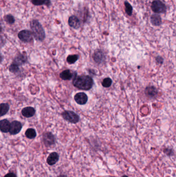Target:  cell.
Instances as JSON below:
<instances>
[{
    "instance_id": "6da1fadb",
    "label": "cell",
    "mask_w": 176,
    "mask_h": 177,
    "mask_svg": "<svg viewBox=\"0 0 176 177\" xmlns=\"http://www.w3.org/2000/svg\"><path fill=\"white\" fill-rule=\"evenodd\" d=\"M73 84L80 90H89L93 87L94 81L92 78L87 75L77 76L76 74L73 79Z\"/></svg>"
},
{
    "instance_id": "7a4b0ae2",
    "label": "cell",
    "mask_w": 176,
    "mask_h": 177,
    "mask_svg": "<svg viewBox=\"0 0 176 177\" xmlns=\"http://www.w3.org/2000/svg\"><path fill=\"white\" fill-rule=\"evenodd\" d=\"M31 32L36 40L42 42L46 38V33L41 23L37 20H32L30 22Z\"/></svg>"
},
{
    "instance_id": "3957f363",
    "label": "cell",
    "mask_w": 176,
    "mask_h": 177,
    "mask_svg": "<svg viewBox=\"0 0 176 177\" xmlns=\"http://www.w3.org/2000/svg\"><path fill=\"white\" fill-rule=\"evenodd\" d=\"M62 116L64 119L71 123H77L80 120L79 115L70 110H65L62 112Z\"/></svg>"
},
{
    "instance_id": "277c9868",
    "label": "cell",
    "mask_w": 176,
    "mask_h": 177,
    "mask_svg": "<svg viewBox=\"0 0 176 177\" xmlns=\"http://www.w3.org/2000/svg\"><path fill=\"white\" fill-rule=\"evenodd\" d=\"M152 9L153 12L160 14L166 12V7L165 5L160 0H155L152 4Z\"/></svg>"
},
{
    "instance_id": "5b68a950",
    "label": "cell",
    "mask_w": 176,
    "mask_h": 177,
    "mask_svg": "<svg viewBox=\"0 0 176 177\" xmlns=\"http://www.w3.org/2000/svg\"><path fill=\"white\" fill-rule=\"evenodd\" d=\"M18 36L20 40L26 43L32 42L33 39L32 33L28 30H23L20 31L18 34Z\"/></svg>"
},
{
    "instance_id": "8992f818",
    "label": "cell",
    "mask_w": 176,
    "mask_h": 177,
    "mask_svg": "<svg viewBox=\"0 0 176 177\" xmlns=\"http://www.w3.org/2000/svg\"><path fill=\"white\" fill-rule=\"evenodd\" d=\"M42 140L46 147L52 146L55 143V137L51 132H46L43 134Z\"/></svg>"
},
{
    "instance_id": "52a82bcc",
    "label": "cell",
    "mask_w": 176,
    "mask_h": 177,
    "mask_svg": "<svg viewBox=\"0 0 176 177\" xmlns=\"http://www.w3.org/2000/svg\"><path fill=\"white\" fill-rule=\"evenodd\" d=\"M22 129L21 123L18 121H12L10 125L9 133L11 135H15L20 133Z\"/></svg>"
},
{
    "instance_id": "ba28073f",
    "label": "cell",
    "mask_w": 176,
    "mask_h": 177,
    "mask_svg": "<svg viewBox=\"0 0 176 177\" xmlns=\"http://www.w3.org/2000/svg\"><path fill=\"white\" fill-rule=\"evenodd\" d=\"M28 62V57L25 53H20L18 54L13 60L12 63L18 65L19 66L24 65Z\"/></svg>"
},
{
    "instance_id": "9c48e42d",
    "label": "cell",
    "mask_w": 176,
    "mask_h": 177,
    "mask_svg": "<svg viewBox=\"0 0 176 177\" xmlns=\"http://www.w3.org/2000/svg\"><path fill=\"white\" fill-rule=\"evenodd\" d=\"M74 100L79 105H85L88 101V97L87 95L83 92L77 93L74 96Z\"/></svg>"
},
{
    "instance_id": "30bf717a",
    "label": "cell",
    "mask_w": 176,
    "mask_h": 177,
    "mask_svg": "<svg viewBox=\"0 0 176 177\" xmlns=\"http://www.w3.org/2000/svg\"><path fill=\"white\" fill-rule=\"evenodd\" d=\"M68 24L71 28L77 29L80 27V20L75 16H72L71 17H70L68 19Z\"/></svg>"
},
{
    "instance_id": "8fae6325",
    "label": "cell",
    "mask_w": 176,
    "mask_h": 177,
    "mask_svg": "<svg viewBox=\"0 0 176 177\" xmlns=\"http://www.w3.org/2000/svg\"><path fill=\"white\" fill-rule=\"evenodd\" d=\"M36 112V110L34 108L32 107H25L22 110L21 113L24 117L29 118L34 116Z\"/></svg>"
},
{
    "instance_id": "7c38bea8",
    "label": "cell",
    "mask_w": 176,
    "mask_h": 177,
    "mask_svg": "<svg viewBox=\"0 0 176 177\" xmlns=\"http://www.w3.org/2000/svg\"><path fill=\"white\" fill-rule=\"evenodd\" d=\"M59 160V155L57 153L55 152H53L50 154L48 156V158L46 159L47 163L49 165L52 166L55 164Z\"/></svg>"
},
{
    "instance_id": "4fadbf2b",
    "label": "cell",
    "mask_w": 176,
    "mask_h": 177,
    "mask_svg": "<svg viewBox=\"0 0 176 177\" xmlns=\"http://www.w3.org/2000/svg\"><path fill=\"white\" fill-rule=\"evenodd\" d=\"M11 123L7 119L2 120L0 121V130L3 133L9 132Z\"/></svg>"
},
{
    "instance_id": "5bb4252c",
    "label": "cell",
    "mask_w": 176,
    "mask_h": 177,
    "mask_svg": "<svg viewBox=\"0 0 176 177\" xmlns=\"http://www.w3.org/2000/svg\"><path fill=\"white\" fill-rule=\"evenodd\" d=\"M60 78L64 80H69L74 76V73L69 70H66L62 71L59 74Z\"/></svg>"
},
{
    "instance_id": "9a60e30c",
    "label": "cell",
    "mask_w": 176,
    "mask_h": 177,
    "mask_svg": "<svg viewBox=\"0 0 176 177\" xmlns=\"http://www.w3.org/2000/svg\"><path fill=\"white\" fill-rule=\"evenodd\" d=\"M145 92L146 95L148 97L152 98L156 97L158 93V90H156V88L152 86L147 87L146 88Z\"/></svg>"
},
{
    "instance_id": "2e32d148",
    "label": "cell",
    "mask_w": 176,
    "mask_h": 177,
    "mask_svg": "<svg viewBox=\"0 0 176 177\" xmlns=\"http://www.w3.org/2000/svg\"><path fill=\"white\" fill-rule=\"evenodd\" d=\"M151 23L155 26H159L162 23V19L160 16L158 14H153L150 18Z\"/></svg>"
},
{
    "instance_id": "e0dca14e",
    "label": "cell",
    "mask_w": 176,
    "mask_h": 177,
    "mask_svg": "<svg viewBox=\"0 0 176 177\" xmlns=\"http://www.w3.org/2000/svg\"><path fill=\"white\" fill-rule=\"evenodd\" d=\"M93 58L94 59L95 61L97 63H101L104 59V56L103 53L100 50H98L96 51L94 54Z\"/></svg>"
},
{
    "instance_id": "ac0fdd59",
    "label": "cell",
    "mask_w": 176,
    "mask_h": 177,
    "mask_svg": "<svg viewBox=\"0 0 176 177\" xmlns=\"http://www.w3.org/2000/svg\"><path fill=\"white\" fill-rule=\"evenodd\" d=\"M9 105L7 103H2L0 104V117L6 115L9 111Z\"/></svg>"
},
{
    "instance_id": "d6986e66",
    "label": "cell",
    "mask_w": 176,
    "mask_h": 177,
    "mask_svg": "<svg viewBox=\"0 0 176 177\" xmlns=\"http://www.w3.org/2000/svg\"><path fill=\"white\" fill-rule=\"evenodd\" d=\"M25 135L27 138L30 139H32L35 138L37 134H36V132L35 129L29 128L26 130V132L25 133Z\"/></svg>"
},
{
    "instance_id": "ffe728a7",
    "label": "cell",
    "mask_w": 176,
    "mask_h": 177,
    "mask_svg": "<svg viewBox=\"0 0 176 177\" xmlns=\"http://www.w3.org/2000/svg\"><path fill=\"white\" fill-rule=\"evenodd\" d=\"M33 4L36 6L39 5H46L50 6L51 5L50 0H31Z\"/></svg>"
},
{
    "instance_id": "44dd1931",
    "label": "cell",
    "mask_w": 176,
    "mask_h": 177,
    "mask_svg": "<svg viewBox=\"0 0 176 177\" xmlns=\"http://www.w3.org/2000/svg\"><path fill=\"white\" fill-rule=\"evenodd\" d=\"M9 70L11 71V73L17 74L18 73L20 72V70L18 65L12 63L9 66Z\"/></svg>"
},
{
    "instance_id": "7402d4cb",
    "label": "cell",
    "mask_w": 176,
    "mask_h": 177,
    "mask_svg": "<svg viewBox=\"0 0 176 177\" xmlns=\"http://www.w3.org/2000/svg\"><path fill=\"white\" fill-rule=\"evenodd\" d=\"M79 59V56L77 54L69 55L67 57V61L70 64H72L75 63Z\"/></svg>"
},
{
    "instance_id": "603a6c76",
    "label": "cell",
    "mask_w": 176,
    "mask_h": 177,
    "mask_svg": "<svg viewBox=\"0 0 176 177\" xmlns=\"http://www.w3.org/2000/svg\"><path fill=\"white\" fill-rule=\"evenodd\" d=\"M125 11L127 13V15L129 16L132 15V11H133V8L131 5L130 3L128 2L125 1Z\"/></svg>"
},
{
    "instance_id": "cb8c5ba5",
    "label": "cell",
    "mask_w": 176,
    "mask_h": 177,
    "mask_svg": "<svg viewBox=\"0 0 176 177\" xmlns=\"http://www.w3.org/2000/svg\"><path fill=\"white\" fill-rule=\"evenodd\" d=\"M4 19L7 23L10 24V25L14 24L15 23V19L14 18V16L11 15H10V14L4 16Z\"/></svg>"
},
{
    "instance_id": "d4e9b609",
    "label": "cell",
    "mask_w": 176,
    "mask_h": 177,
    "mask_svg": "<svg viewBox=\"0 0 176 177\" xmlns=\"http://www.w3.org/2000/svg\"><path fill=\"white\" fill-rule=\"evenodd\" d=\"M112 84V80L110 78H105L102 82L103 87H105V88L110 87L111 85Z\"/></svg>"
},
{
    "instance_id": "484cf974",
    "label": "cell",
    "mask_w": 176,
    "mask_h": 177,
    "mask_svg": "<svg viewBox=\"0 0 176 177\" xmlns=\"http://www.w3.org/2000/svg\"><path fill=\"white\" fill-rule=\"evenodd\" d=\"M164 152L167 155H169V156H172V155H173L174 152L173 150L172 149H165L164 150Z\"/></svg>"
},
{
    "instance_id": "4316f807",
    "label": "cell",
    "mask_w": 176,
    "mask_h": 177,
    "mask_svg": "<svg viewBox=\"0 0 176 177\" xmlns=\"http://www.w3.org/2000/svg\"><path fill=\"white\" fill-rule=\"evenodd\" d=\"M4 177H17L15 174L12 173V172H9L8 174H6L5 175Z\"/></svg>"
},
{
    "instance_id": "83f0119b",
    "label": "cell",
    "mask_w": 176,
    "mask_h": 177,
    "mask_svg": "<svg viewBox=\"0 0 176 177\" xmlns=\"http://www.w3.org/2000/svg\"><path fill=\"white\" fill-rule=\"evenodd\" d=\"M67 177L66 175H59V177Z\"/></svg>"
},
{
    "instance_id": "f1b7e54d",
    "label": "cell",
    "mask_w": 176,
    "mask_h": 177,
    "mask_svg": "<svg viewBox=\"0 0 176 177\" xmlns=\"http://www.w3.org/2000/svg\"><path fill=\"white\" fill-rule=\"evenodd\" d=\"M3 61V58L2 57L1 54H0V62H2Z\"/></svg>"
},
{
    "instance_id": "f546056e",
    "label": "cell",
    "mask_w": 176,
    "mask_h": 177,
    "mask_svg": "<svg viewBox=\"0 0 176 177\" xmlns=\"http://www.w3.org/2000/svg\"><path fill=\"white\" fill-rule=\"evenodd\" d=\"M2 31V27L0 23V33H1Z\"/></svg>"
},
{
    "instance_id": "4dcf8cb0",
    "label": "cell",
    "mask_w": 176,
    "mask_h": 177,
    "mask_svg": "<svg viewBox=\"0 0 176 177\" xmlns=\"http://www.w3.org/2000/svg\"><path fill=\"white\" fill-rule=\"evenodd\" d=\"M129 177L128 176H127V175H123V176H122V177Z\"/></svg>"
}]
</instances>
